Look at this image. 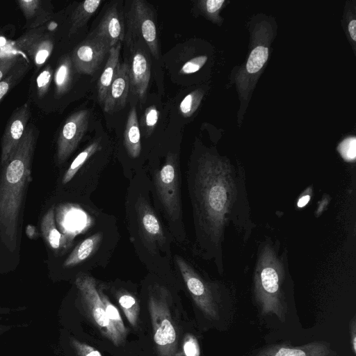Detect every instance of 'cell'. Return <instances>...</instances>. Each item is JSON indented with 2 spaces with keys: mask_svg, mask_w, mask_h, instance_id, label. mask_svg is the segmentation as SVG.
Here are the masks:
<instances>
[{
  "mask_svg": "<svg viewBox=\"0 0 356 356\" xmlns=\"http://www.w3.org/2000/svg\"><path fill=\"white\" fill-rule=\"evenodd\" d=\"M89 116L88 110H79L72 113L62 124L56 143L59 163L64 162L77 147L88 129Z\"/></svg>",
  "mask_w": 356,
  "mask_h": 356,
  "instance_id": "ba28073f",
  "label": "cell"
},
{
  "mask_svg": "<svg viewBox=\"0 0 356 356\" xmlns=\"http://www.w3.org/2000/svg\"><path fill=\"white\" fill-rule=\"evenodd\" d=\"M53 20L34 29L25 31L6 52L22 54L34 67L35 72L40 70L50 58L56 44V24Z\"/></svg>",
  "mask_w": 356,
  "mask_h": 356,
  "instance_id": "3957f363",
  "label": "cell"
},
{
  "mask_svg": "<svg viewBox=\"0 0 356 356\" xmlns=\"http://www.w3.org/2000/svg\"><path fill=\"white\" fill-rule=\"evenodd\" d=\"M31 118V108L28 102L17 108L5 127L1 140L0 163L2 166L8 159L22 138Z\"/></svg>",
  "mask_w": 356,
  "mask_h": 356,
  "instance_id": "8fae6325",
  "label": "cell"
},
{
  "mask_svg": "<svg viewBox=\"0 0 356 356\" xmlns=\"http://www.w3.org/2000/svg\"><path fill=\"white\" fill-rule=\"evenodd\" d=\"M54 71L51 65L47 63L40 70L35 72L31 79L29 97L44 111L50 96Z\"/></svg>",
  "mask_w": 356,
  "mask_h": 356,
  "instance_id": "d6986e66",
  "label": "cell"
},
{
  "mask_svg": "<svg viewBox=\"0 0 356 356\" xmlns=\"http://www.w3.org/2000/svg\"><path fill=\"white\" fill-rule=\"evenodd\" d=\"M339 151L346 160H353L356 156V140L350 138L344 140L339 145Z\"/></svg>",
  "mask_w": 356,
  "mask_h": 356,
  "instance_id": "e575fe53",
  "label": "cell"
},
{
  "mask_svg": "<svg viewBox=\"0 0 356 356\" xmlns=\"http://www.w3.org/2000/svg\"><path fill=\"white\" fill-rule=\"evenodd\" d=\"M101 241L102 234L100 233H96L86 238L73 250L63 266L70 268L83 262L96 251Z\"/></svg>",
  "mask_w": 356,
  "mask_h": 356,
  "instance_id": "d4e9b609",
  "label": "cell"
},
{
  "mask_svg": "<svg viewBox=\"0 0 356 356\" xmlns=\"http://www.w3.org/2000/svg\"><path fill=\"white\" fill-rule=\"evenodd\" d=\"M129 67V80L134 92L143 101L150 79V64L147 56L140 49L134 51Z\"/></svg>",
  "mask_w": 356,
  "mask_h": 356,
  "instance_id": "e0dca14e",
  "label": "cell"
},
{
  "mask_svg": "<svg viewBox=\"0 0 356 356\" xmlns=\"http://www.w3.org/2000/svg\"><path fill=\"white\" fill-rule=\"evenodd\" d=\"M72 345L79 356H102L99 350L76 339L71 340Z\"/></svg>",
  "mask_w": 356,
  "mask_h": 356,
  "instance_id": "d590c367",
  "label": "cell"
},
{
  "mask_svg": "<svg viewBox=\"0 0 356 356\" xmlns=\"http://www.w3.org/2000/svg\"><path fill=\"white\" fill-rule=\"evenodd\" d=\"M309 199H310L309 195H305V196L302 197L298 202V206L299 207H303L308 203Z\"/></svg>",
  "mask_w": 356,
  "mask_h": 356,
  "instance_id": "b9f144b4",
  "label": "cell"
},
{
  "mask_svg": "<svg viewBox=\"0 0 356 356\" xmlns=\"http://www.w3.org/2000/svg\"><path fill=\"white\" fill-rule=\"evenodd\" d=\"M124 145L131 158H137L141 151L140 132L135 107L130 110L124 131Z\"/></svg>",
  "mask_w": 356,
  "mask_h": 356,
  "instance_id": "603a6c76",
  "label": "cell"
},
{
  "mask_svg": "<svg viewBox=\"0 0 356 356\" xmlns=\"http://www.w3.org/2000/svg\"><path fill=\"white\" fill-rule=\"evenodd\" d=\"M280 284V276L277 271L273 267H265L257 280L255 296L263 314H275L284 321L286 305Z\"/></svg>",
  "mask_w": 356,
  "mask_h": 356,
  "instance_id": "52a82bcc",
  "label": "cell"
},
{
  "mask_svg": "<svg viewBox=\"0 0 356 356\" xmlns=\"http://www.w3.org/2000/svg\"><path fill=\"white\" fill-rule=\"evenodd\" d=\"M159 113L154 105L146 108L144 114V123L147 133L150 134L154 129L159 120Z\"/></svg>",
  "mask_w": 356,
  "mask_h": 356,
  "instance_id": "d6a6232c",
  "label": "cell"
},
{
  "mask_svg": "<svg viewBox=\"0 0 356 356\" xmlns=\"http://www.w3.org/2000/svg\"><path fill=\"white\" fill-rule=\"evenodd\" d=\"M38 128L27 126L20 142L2 165L0 177V241L11 253L18 245L19 215L25 190L30 181Z\"/></svg>",
  "mask_w": 356,
  "mask_h": 356,
  "instance_id": "6da1fadb",
  "label": "cell"
},
{
  "mask_svg": "<svg viewBox=\"0 0 356 356\" xmlns=\"http://www.w3.org/2000/svg\"><path fill=\"white\" fill-rule=\"evenodd\" d=\"M175 261L195 304L208 318L216 319L218 312L208 286L182 257L177 256Z\"/></svg>",
  "mask_w": 356,
  "mask_h": 356,
  "instance_id": "30bf717a",
  "label": "cell"
},
{
  "mask_svg": "<svg viewBox=\"0 0 356 356\" xmlns=\"http://www.w3.org/2000/svg\"><path fill=\"white\" fill-rule=\"evenodd\" d=\"M118 300L129 323L135 327L137 324L139 307L136 298L127 292L118 293Z\"/></svg>",
  "mask_w": 356,
  "mask_h": 356,
  "instance_id": "83f0119b",
  "label": "cell"
},
{
  "mask_svg": "<svg viewBox=\"0 0 356 356\" xmlns=\"http://www.w3.org/2000/svg\"><path fill=\"white\" fill-rule=\"evenodd\" d=\"M99 293L110 322L113 325L122 339L125 340L127 330L118 309L111 302L108 297L103 293L101 289H99Z\"/></svg>",
  "mask_w": 356,
  "mask_h": 356,
  "instance_id": "f1b7e54d",
  "label": "cell"
},
{
  "mask_svg": "<svg viewBox=\"0 0 356 356\" xmlns=\"http://www.w3.org/2000/svg\"><path fill=\"white\" fill-rule=\"evenodd\" d=\"M26 234L30 238H34L36 236V229L35 227L29 225L26 228Z\"/></svg>",
  "mask_w": 356,
  "mask_h": 356,
  "instance_id": "60d3db41",
  "label": "cell"
},
{
  "mask_svg": "<svg viewBox=\"0 0 356 356\" xmlns=\"http://www.w3.org/2000/svg\"><path fill=\"white\" fill-rule=\"evenodd\" d=\"M92 33L106 41L111 48L123 40L124 24L121 13L116 4L108 8L97 29Z\"/></svg>",
  "mask_w": 356,
  "mask_h": 356,
  "instance_id": "5bb4252c",
  "label": "cell"
},
{
  "mask_svg": "<svg viewBox=\"0 0 356 356\" xmlns=\"http://www.w3.org/2000/svg\"><path fill=\"white\" fill-rule=\"evenodd\" d=\"M129 86V67L124 63L120 65L104 101L103 107L106 113H112L124 106Z\"/></svg>",
  "mask_w": 356,
  "mask_h": 356,
  "instance_id": "9a60e30c",
  "label": "cell"
},
{
  "mask_svg": "<svg viewBox=\"0 0 356 356\" xmlns=\"http://www.w3.org/2000/svg\"><path fill=\"white\" fill-rule=\"evenodd\" d=\"M268 48L263 46L255 47L250 53L246 64L249 73H256L259 71L268 59Z\"/></svg>",
  "mask_w": 356,
  "mask_h": 356,
  "instance_id": "f546056e",
  "label": "cell"
},
{
  "mask_svg": "<svg viewBox=\"0 0 356 356\" xmlns=\"http://www.w3.org/2000/svg\"><path fill=\"white\" fill-rule=\"evenodd\" d=\"M110 49L106 41L90 34L79 43L70 54L74 70L82 74H94Z\"/></svg>",
  "mask_w": 356,
  "mask_h": 356,
  "instance_id": "9c48e42d",
  "label": "cell"
},
{
  "mask_svg": "<svg viewBox=\"0 0 356 356\" xmlns=\"http://www.w3.org/2000/svg\"><path fill=\"white\" fill-rule=\"evenodd\" d=\"M168 291L156 286L150 291L148 308L159 356H177V333L168 306Z\"/></svg>",
  "mask_w": 356,
  "mask_h": 356,
  "instance_id": "7a4b0ae2",
  "label": "cell"
},
{
  "mask_svg": "<svg viewBox=\"0 0 356 356\" xmlns=\"http://www.w3.org/2000/svg\"><path fill=\"white\" fill-rule=\"evenodd\" d=\"M218 172L211 164H204L199 170L196 180V193L202 213L209 227H215L223 211L225 191Z\"/></svg>",
  "mask_w": 356,
  "mask_h": 356,
  "instance_id": "277c9868",
  "label": "cell"
},
{
  "mask_svg": "<svg viewBox=\"0 0 356 356\" xmlns=\"http://www.w3.org/2000/svg\"><path fill=\"white\" fill-rule=\"evenodd\" d=\"M74 70L70 54L62 55L57 61L53 75V95L55 99H60L70 90Z\"/></svg>",
  "mask_w": 356,
  "mask_h": 356,
  "instance_id": "ffe728a7",
  "label": "cell"
},
{
  "mask_svg": "<svg viewBox=\"0 0 356 356\" xmlns=\"http://www.w3.org/2000/svg\"><path fill=\"white\" fill-rule=\"evenodd\" d=\"M120 49L121 42L110 49L107 61L97 83L98 98L102 104L120 65Z\"/></svg>",
  "mask_w": 356,
  "mask_h": 356,
  "instance_id": "44dd1931",
  "label": "cell"
},
{
  "mask_svg": "<svg viewBox=\"0 0 356 356\" xmlns=\"http://www.w3.org/2000/svg\"><path fill=\"white\" fill-rule=\"evenodd\" d=\"M83 305L102 334L115 346H120L124 340L110 322L99 293L95 280L88 275H79L75 281Z\"/></svg>",
  "mask_w": 356,
  "mask_h": 356,
  "instance_id": "5b68a950",
  "label": "cell"
},
{
  "mask_svg": "<svg viewBox=\"0 0 356 356\" xmlns=\"http://www.w3.org/2000/svg\"><path fill=\"white\" fill-rule=\"evenodd\" d=\"M348 31H349L351 38L354 41H355L356 40V20L353 19L349 22Z\"/></svg>",
  "mask_w": 356,
  "mask_h": 356,
  "instance_id": "f35d334b",
  "label": "cell"
},
{
  "mask_svg": "<svg viewBox=\"0 0 356 356\" xmlns=\"http://www.w3.org/2000/svg\"><path fill=\"white\" fill-rule=\"evenodd\" d=\"M130 18L134 28L140 33L151 54L158 58V34L153 12L149 6L143 0L134 1Z\"/></svg>",
  "mask_w": 356,
  "mask_h": 356,
  "instance_id": "7c38bea8",
  "label": "cell"
},
{
  "mask_svg": "<svg viewBox=\"0 0 356 356\" xmlns=\"http://www.w3.org/2000/svg\"><path fill=\"white\" fill-rule=\"evenodd\" d=\"M183 348L186 356H200V348L197 341L191 335L186 337Z\"/></svg>",
  "mask_w": 356,
  "mask_h": 356,
  "instance_id": "8d00e7d4",
  "label": "cell"
},
{
  "mask_svg": "<svg viewBox=\"0 0 356 356\" xmlns=\"http://www.w3.org/2000/svg\"><path fill=\"white\" fill-rule=\"evenodd\" d=\"M40 227L46 243L54 251L58 252L67 246V237L56 228L54 207H51L42 216Z\"/></svg>",
  "mask_w": 356,
  "mask_h": 356,
  "instance_id": "7402d4cb",
  "label": "cell"
},
{
  "mask_svg": "<svg viewBox=\"0 0 356 356\" xmlns=\"http://www.w3.org/2000/svg\"><path fill=\"white\" fill-rule=\"evenodd\" d=\"M138 228L142 240L150 252L165 243V236L159 220L149 204L143 200L137 204Z\"/></svg>",
  "mask_w": 356,
  "mask_h": 356,
  "instance_id": "4fadbf2b",
  "label": "cell"
},
{
  "mask_svg": "<svg viewBox=\"0 0 356 356\" xmlns=\"http://www.w3.org/2000/svg\"><path fill=\"white\" fill-rule=\"evenodd\" d=\"M159 197L170 218L177 219L181 213L177 156L169 153L165 162L154 177Z\"/></svg>",
  "mask_w": 356,
  "mask_h": 356,
  "instance_id": "8992f818",
  "label": "cell"
},
{
  "mask_svg": "<svg viewBox=\"0 0 356 356\" xmlns=\"http://www.w3.org/2000/svg\"><path fill=\"white\" fill-rule=\"evenodd\" d=\"M207 57L200 56L186 62L180 70L182 74H188L198 71L206 63Z\"/></svg>",
  "mask_w": 356,
  "mask_h": 356,
  "instance_id": "836d02e7",
  "label": "cell"
},
{
  "mask_svg": "<svg viewBox=\"0 0 356 356\" xmlns=\"http://www.w3.org/2000/svg\"><path fill=\"white\" fill-rule=\"evenodd\" d=\"M24 58L22 54L10 52L0 54V81Z\"/></svg>",
  "mask_w": 356,
  "mask_h": 356,
  "instance_id": "1f68e13d",
  "label": "cell"
},
{
  "mask_svg": "<svg viewBox=\"0 0 356 356\" xmlns=\"http://www.w3.org/2000/svg\"><path fill=\"white\" fill-rule=\"evenodd\" d=\"M101 149L99 140H95L81 151L72 162L63 175L62 183H68L88 159Z\"/></svg>",
  "mask_w": 356,
  "mask_h": 356,
  "instance_id": "4316f807",
  "label": "cell"
},
{
  "mask_svg": "<svg viewBox=\"0 0 356 356\" xmlns=\"http://www.w3.org/2000/svg\"><path fill=\"white\" fill-rule=\"evenodd\" d=\"M202 93L199 90H195L188 94L180 102L179 110L184 117L191 116L197 108Z\"/></svg>",
  "mask_w": 356,
  "mask_h": 356,
  "instance_id": "4dcf8cb0",
  "label": "cell"
},
{
  "mask_svg": "<svg viewBox=\"0 0 356 356\" xmlns=\"http://www.w3.org/2000/svg\"><path fill=\"white\" fill-rule=\"evenodd\" d=\"M225 2L224 0H207L204 2L205 10L209 13L213 14L218 11Z\"/></svg>",
  "mask_w": 356,
  "mask_h": 356,
  "instance_id": "74e56055",
  "label": "cell"
},
{
  "mask_svg": "<svg viewBox=\"0 0 356 356\" xmlns=\"http://www.w3.org/2000/svg\"><path fill=\"white\" fill-rule=\"evenodd\" d=\"M102 2L101 0H86L78 3L71 14L69 37L76 33L88 22Z\"/></svg>",
  "mask_w": 356,
  "mask_h": 356,
  "instance_id": "cb8c5ba5",
  "label": "cell"
},
{
  "mask_svg": "<svg viewBox=\"0 0 356 356\" xmlns=\"http://www.w3.org/2000/svg\"><path fill=\"white\" fill-rule=\"evenodd\" d=\"M31 67L30 62L24 58L0 81V103L8 92L24 79Z\"/></svg>",
  "mask_w": 356,
  "mask_h": 356,
  "instance_id": "484cf974",
  "label": "cell"
},
{
  "mask_svg": "<svg viewBox=\"0 0 356 356\" xmlns=\"http://www.w3.org/2000/svg\"><path fill=\"white\" fill-rule=\"evenodd\" d=\"M17 3L25 18V31L42 26L53 18L54 7L50 1L18 0Z\"/></svg>",
  "mask_w": 356,
  "mask_h": 356,
  "instance_id": "2e32d148",
  "label": "cell"
},
{
  "mask_svg": "<svg viewBox=\"0 0 356 356\" xmlns=\"http://www.w3.org/2000/svg\"><path fill=\"white\" fill-rule=\"evenodd\" d=\"M351 343H352V346H353V352L354 353H356V338H355V319H353V324H352V326H351Z\"/></svg>",
  "mask_w": 356,
  "mask_h": 356,
  "instance_id": "ab89813d",
  "label": "cell"
},
{
  "mask_svg": "<svg viewBox=\"0 0 356 356\" xmlns=\"http://www.w3.org/2000/svg\"><path fill=\"white\" fill-rule=\"evenodd\" d=\"M330 345L325 342H312L293 347L286 345L271 346L261 350L256 356H331Z\"/></svg>",
  "mask_w": 356,
  "mask_h": 356,
  "instance_id": "ac0fdd59",
  "label": "cell"
}]
</instances>
